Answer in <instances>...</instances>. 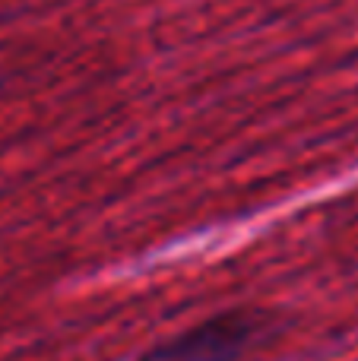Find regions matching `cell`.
I'll return each instance as SVG.
<instances>
[{
    "label": "cell",
    "instance_id": "6da1fadb",
    "mask_svg": "<svg viewBox=\"0 0 358 361\" xmlns=\"http://www.w3.org/2000/svg\"><path fill=\"white\" fill-rule=\"evenodd\" d=\"M257 339V317L226 311L184 330L181 336L152 345L140 361H238Z\"/></svg>",
    "mask_w": 358,
    "mask_h": 361
}]
</instances>
